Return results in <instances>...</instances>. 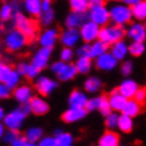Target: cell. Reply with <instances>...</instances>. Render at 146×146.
Returning a JSON list of instances; mask_svg holds the SVG:
<instances>
[{
  "instance_id": "cell-1",
  "label": "cell",
  "mask_w": 146,
  "mask_h": 146,
  "mask_svg": "<svg viewBox=\"0 0 146 146\" xmlns=\"http://www.w3.org/2000/svg\"><path fill=\"white\" fill-rule=\"evenodd\" d=\"M109 13H110V21L114 25H119V26H124L134 19L131 6L126 4H116L111 6Z\"/></svg>"
},
{
  "instance_id": "cell-2",
  "label": "cell",
  "mask_w": 146,
  "mask_h": 146,
  "mask_svg": "<svg viewBox=\"0 0 146 146\" xmlns=\"http://www.w3.org/2000/svg\"><path fill=\"white\" fill-rule=\"evenodd\" d=\"M126 36V30L124 26H119V25H105V26L100 27L99 32V40L103 42L108 43V45H113V43L120 41Z\"/></svg>"
},
{
  "instance_id": "cell-3",
  "label": "cell",
  "mask_w": 146,
  "mask_h": 146,
  "mask_svg": "<svg viewBox=\"0 0 146 146\" xmlns=\"http://www.w3.org/2000/svg\"><path fill=\"white\" fill-rule=\"evenodd\" d=\"M27 42H29V38L19 30V29L10 30L4 38L5 47L9 51H11V52H17V51L23 50L24 47L27 45Z\"/></svg>"
},
{
  "instance_id": "cell-4",
  "label": "cell",
  "mask_w": 146,
  "mask_h": 146,
  "mask_svg": "<svg viewBox=\"0 0 146 146\" xmlns=\"http://www.w3.org/2000/svg\"><path fill=\"white\" fill-rule=\"evenodd\" d=\"M14 25L16 26V29L23 32L29 40H34L37 35V26L32 20L27 19L24 14H21L20 11H16L14 15Z\"/></svg>"
},
{
  "instance_id": "cell-5",
  "label": "cell",
  "mask_w": 146,
  "mask_h": 146,
  "mask_svg": "<svg viewBox=\"0 0 146 146\" xmlns=\"http://www.w3.org/2000/svg\"><path fill=\"white\" fill-rule=\"evenodd\" d=\"M88 19L103 27L110 21V13L104 5L90 6L88 11Z\"/></svg>"
},
{
  "instance_id": "cell-6",
  "label": "cell",
  "mask_w": 146,
  "mask_h": 146,
  "mask_svg": "<svg viewBox=\"0 0 146 146\" xmlns=\"http://www.w3.org/2000/svg\"><path fill=\"white\" fill-rule=\"evenodd\" d=\"M79 32H81V37L83 41L87 43H92L99 38L100 26L89 20V21H86V23L79 27Z\"/></svg>"
},
{
  "instance_id": "cell-7",
  "label": "cell",
  "mask_w": 146,
  "mask_h": 146,
  "mask_svg": "<svg viewBox=\"0 0 146 146\" xmlns=\"http://www.w3.org/2000/svg\"><path fill=\"white\" fill-rule=\"evenodd\" d=\"M26 118V115L23 113V110L19 108V109H15V110L10 111L9 114L5 115L4 118V125L6 127L11 130H20V127L23 126L24 124V120Z\"/></svg>"
},
{
  "instance_id": "cell-8",
  "label": "cell",
  "mask_w": 146,
  "mask_h": 146,
  "mask_svg": "<svg viewBox=\"0 0 146 146\" xmlns=\"http://www.w3.org/2000/svg\"><path fill=\"white\" fill-rule=\"evenodd\" d=\"M79 40H82L81 37V32L78 29H71L67 27L66 30L60 35V41L64 47H76L78 45Z\"/></svg>"
},
{
  "instance_id": "cell-9",
  "label": "cell",
  "mask_w": 146,
  "mask_h": 146,
  "mask_svg": "<svg viewBox=\"0 0 146 146\" xmlns=\"http://www.w3.org/2000/svg\"><path fill=\"white\" fill-rule=\"evenodd\" d=\"M35 87L40 94H42V96H50L57 88V82L53 81L52 78L46 77V76H41V77L36 78Z\"/></svg>"
},
{
  "instance_id": "cell-10",
  "label": "cell",
  "mask_w": 146,
  "mask_h": 146,
  "mask_svg": "<svg viewBox=\"0 0 146 146\" xmlns=\"http://www.w3.org/2000/svg\"><path fill=\"white\" fill-rule=\"evenodd\" d=\"M51 53H52V48H50V47H41V48L38 51H36V53L34 54L31 63L36 66L40 71H42V69H45L47 66H48Z\"/></svg>"
},
{
  "instance_id": "cell-11",
  "label": "cell",
  "mask_w": 146,
  "mask_h": 146,
  "mask_svg": "<svg viewBox=\"0 0 146 146\" xmlns=\"http://www.w3.org/2000/svg\"><path fill=\"white\" fill-rule=\"evenodd\" d=\"M126 36L131 41H139V42H145L146 40V27L144 24L140 21L131 24L126 30Z\"/></svg>"
},
{
  "instance_id": "cell-12",
  "label": "cell",
  "mask_w": 146,
  "mask_h": 146,
  "mask_svg": "<svg viewBox=\"0 0 146 146\" xmlns=\"http://www.w3.org/2000/svg\"><path fill=\"white\" fill-rule=\"evenodd\" d=\"M118 60L113 56L111 52H105L96 58V66L100 71H113L118 66Z\"/></svg>"
},
{
  "instance_id": "cell-13",
  "label": "cell",
  "mask_w": 146,
  "mask_h": 146,
  "mask_svg": "<svg viewBox=\"0 0 146 146\" xmlns=\"http://www.w3.org/2000/svg\"><path fill=\"white\" fill-rule=\"evenodd\" d=\"M87 109L86 108H69L67 109L63 115H62V120L64 123H76L86 118L87 115Z\"/></svg>"
},
{
  "instance_id": "cell-14",
  "label": "cell",
  "mask_w": 146,
  "mask_h": 146,
  "mask_svg": "<svg viewBox=\"0 0 146 146\" xmlns=\"http://www.w3.org/2000/svg\"><path fill=\"white\" fill-rule=\"evenodd\" d=\"M57 38H58V31L56 29H46L38 36V42L42 47H50V48H52L57 41Z\"/></svg>"
},
{
  "instance_id": "cell-15",
  "label": "cell",
  "mask_w": 146,
  "mask_h": 146,
  "mask_svg": "<svg viewBox=\"0 0 146 146\" xmlns=\"http://www.w3.org/2000/svg\"><path fill=\"white\" fill-rule=\"evenodd\" d=\"M87 103H88V97L82 90H73L68 97L69 108H86Z\"/></svg>"
},
{
  "instance_id": "cell-16",
  "label": "cell",
  "mask_w": 146,
  "mask_h": 146,
  "mask_svg": "<svg viewBox=\"0 0 146 146\" xmlns=\"http://www.w3.org/2000/svg\"><path fill=\"white\" fill-rule=\"evenodd\" d=\"M139 88L140 87L137 86V83L135 81H133V79H125V81H123L120 83L118 90L125 98H127V99H133Z\"/></svg>"
},
{
  "instance_id": "cell-17",
  "label": "cell",
  "mask_w": 146,
  "mask_h": 146,
  "mask_svg": "<svg viewBox=\"0 0 146 146\" xmlns=\"http://www.w3.org/2000/svg\"><path fill=\"white\" fill-rule=\"evenodd\" d=\"M88 19V14L87 13H76V11H72L69 15L66 17V26L67 27H71V29H77V27H81L83 24Z\"/></svg>"
},
{
  "instance_id": "cell-18",
  "label": "cell",
  "mask_w": 146,
  "mask_h": 146,
  "mask_svg": "<svg viewBox=\"0 0 146 146\" xmlns=\"http://www.w3.org/2000/svg\"><path fill=\"white\" fill-rule=\"evenodd\" d=\"M108 99H109V103H110L113 111H121L127 102V98L124 97L118 89L113 90Z\"/></svg>"
},
{
  "instance_id": "cell-19",
  "label": "cell",
  "mask_w": 146,
  "mask_h": 146,
  "mask_svg": "<svg viewBox=\"0 0 146 146\" xmlns=\"http://www.w3.org/2000/svg\"><path fill=\"white\" fill-rule=\"evenodd\" d=\"M14 97L21 104L30 103V100L32 99V89L29 86H17L14 90Z\"/></svg>"
},
{
  "instance_id": "cell-20",
  "label": "cell",
  "mask_w": 146,
  "mask_h": 146,
  "mask_svg": "<svg viewBox=\"0 0 146 146\" xmlns=\"http://www.w3.org/2000/svg\"><path fill=\"white\" fill-rule=\"evenodd\" d=\"M110 52L118 61H123L127 56V53H129V45L124 40H120V41L111 45Z\"/></svg>"
},
{
  "instance_id": "cell-21",
  "label": "cell",
  "mask_w": 146,
  "mask_h": 146,
  "mask_svg": "<svg viewBox=\"0 0 146 146\" xmlns=\"http://www.w3.org/2000/svg\"><path fill=\"white\" fill-rule=\"evenodd\" d=\"M16 71L19 72L21 76L27 77L29 79H34V78L38 77L40 69L36 67V66L32 64V63H25V62H21V63L17 64Z\"/></svg>"
},
{
  "instance_id": "cell-22",
  "label": "cell",
  "mask_w": 146,
  "mask_h": 146,
  "mask_svg": "<svg viewBox=\"0 0 146 146\" xmlns=\"http://www.w3.org/2000/svg\"><path fill=\"white\" fill-rule=\"evenodd\" d=\"M30 107H31V111L35 115H45L50 109L48 104L38 97H32V99L30 100Z\"/></svg>"
},
{
  "instance_id": "cell-23",
  "label": "cell",
  "mask_w": 146,
  "mask_h": 146,
  "mask_svg": "<svg viewBox=\"0 0 146 146\" xmlns=\"http://www.w3.org/2000/svg\"><path fill=\"white\" fill-rule=\"evenodd\" d=\"M141 110H142V105L133 98V99H127L125 107H124L121 113L125 114V115L131 116V118H135V116H137L139 114H140Z\"/></svg>"
},
{
  "instance_id": "cell-24",
  "label": "cell",
  "mask_w": 146,
  "mask_h": 146,
  "mask_svg": "<svg viewBox=\"0 0 146 146\" xmlns=\"http://www.w3.org/2000/svg\"><path fill=\"white\" fill-rule=\"evenodd\" d=\"M119 145V135L113 130H109L100 136L98 141V146H118Z\"/></svg>"
},
{
  "instance_id": "cell-25",
  "label": "cell",
  "mask_w": 146,
  "mask_h": 146,
  "mask_svg": "<svg viewBox=\"0 0 146 146\" xmlns=\"http://www.w3.org/2000/svg\"><path fill=\"white\" fill-rule=\"evenodd\" d=\"M108 43L103 42L102 40L98 38L97 41L90 43V50H89V57L90 58H97L102 56L103 53L108 52Z\"/></svg>"
},
{
  "instance_id": "cell-26",
  "label": "cell",
  "mask_w": 146,
  "mask_h": 146,
  "mask_svg": "<svg viewBox=\"0 0 146 146\" xmlns=\"http://www.w3.org/2000/svg\"><path fill=\"white\" fill-rule=\"evenodd\" d=\"M25 10L32 16H40L42 11V0H24Z\"/></svg>"
},
{
  "instance_id": "cell-27",
  "label": "cell",
  "mask_w": 146,
  "mask_h": 146,
  "mask_svg": "<svg viewBox=\"0 0 146 146\" xmlns=\"http://www.w3.org/2000/svg\"><path fill=\"white\" fill-rule=\"evenodd\" d=\"M77 73H78V71H77V68H76V64L66 63L64 67L62 68V71L57 74V77L60 81L67 82V81H71V79L74 78Z\"/></svg>"
},
{
  "instance_id": "cell-28",
  "label": "cell",
  "mask_w": 146,
  "mask_h": 146,
  "mask_svg": "<svg viewBox=\"0 0 146 146\" xmlns=\"http://www.w3.org/2000/svg\"><path fill=\"white\" fill-rule=\"evenodd\" d=\"M133 10V16L134 19H136L137 21H145L146 20V0L137 3L131 6Z\"/></svg>"
},
{
  "instance_id": "cell-29",
  "label": "cell",
  "mask_w": 146,
  "mask_h": 146,
  "mask_svg": "<svg viewBox=\"0 0 146 146\" xmlns=\"http://www.w3.org/2000/svg\"><path fill=\"white\" fill-rule=\"evenodd\" d=\"M118 129L121 133H130L134 129V120L131 116L121 114L119 116V124H118Z\"/></svg>"
},
{
  "instance_id": "cell-30",
  "label": "cell",
  "mask_w": 146,
  "mask_h": 146,
  "mask_svg": "<svg viewBox=\"0 0 146 146\" xmlns=\"http://www.w3.org/2000/svg\"><path fill=\"white\" fill-rule=\"evenodd\" d=\"M92 58L90 57H79L77 62H76V68H77L78 73L86 74L92 69Z\"/></svg>"
},
{
  "instance_id": "cell-31",
  "label": "cell",
  "mask_w": 146,
  "mask_h": 146,
  "mask_svg": "<svg viewBox=\"0 0 146 146\" xmlns=\"http://www.w3.org/2000/svg\"><path fill=\"white\" fill-rule=\"evenodd\" d=\"M16 10L13 4H4L0 9V19L3 21H14V15Z\"/></svg>"
},
{
  "instance_id": "cell-32",
  "label": "cell",
  "mask_w": 146,
  "mask_h": 146,
  "mask_svg": "<svg viewBox=\"0 0 146 146\" xmlns=\"http://www.w3.org/2000/svg\"><path fill=\"white\" fill-rule=\"evenodd\" d=\"M84 89L88 93H97L102 89V81L98 77H89L84 82Z\"/></svg>"
},
{
  "instance_id": "cell-33",
  "label": "cell",
  "mask_w": 146,
  "mask_h": 146,
  "mask_svg": "<svg viewBox=\"0 0 146 146\" xmlns=\"http://www.w3.org/2000/svg\"><path fill=\"white\" fill-rule=\"evenodd\" d=\"M69 6L76 13H87V9L90 8L89 0H69Z\"/></svg>"
},
{
  "instance_id": "cell-34",
  "label": "cell",
  "mask_w": 146,
  "mask_h": 146,
  "mask_svg": "<svg viewBox=\"0 0 146 146\" xmlns=\"http://www.w3.org/2000/svg\"><path fill=\"white\" fill-rule=\"evenodd\" d=\"M145 50H146V47L144 42L131 41V43L129 45V53L134 57H140L141 54H144Z\"/></svg>"
},
{
  "instance_id": "cell-35",
  "label": "cell",
  "mask_w": 146,
  "mask_h": 146,
  "mask_svg": "<svg viewBox=\"0 0 146 146\" xmlns=\"http://www.w3.org/2000/svg\"><path fill=\"white\" fill-rule=\"evenodd\" d=\"M42 129L41 127H37V126H34V127H30L26 134H25V136H26L27 141L30 142H36V141H40L41 139L43 137L42 136Z\"/></svg>"
},
{
  "instance_id": "cell-36",
  "label": "cell",
  "mask_w": 146,
  "mask_h": 146,
  "mask_svg": "<svg viewBox=\"0 0 146 146\" xmlns=\"http://www.w3.org/2000/svg\"><path fill=\"white\" fill-rule=\"evenodd\" d=\"M40 23L45 26H48V25L52 23L53 19H54V13H53V9H47V10H42L41 14H40Z\"/></svg>"
},
{
  "instance_id": "cell-37",
  "label": "cell",
  "mask_w": 146,
  "mask_h": 146,
  "mask_svg": "<svg viewBox=\"0 0 146 146\" xmlns=\"http://www.w3.org/2000/svg\"><path fill=\"white\" fill-rule=\"evenodd\" d=\"M119 116L116 113L111 111L109 115L105 116V125H107V127L109 130H114L118 127V124H119Z\"/></svg>"
},
{
  "instance_id": "cell-38",
  "label": "cell",
  "mask_w": 146,
  "mask_h": 146,
  "mask_svg": "<svg viewBox=\"0 0 146 146\" xmlns=\"http://www.w3.org/2000/svg\"><path fill=\"white\" fill-rule=\"evenodd\" d=\"M20 73L17 72V71H14L10 73V76L8 78H6V81H5V84L9 87L10 89H13V88H16L17 86H19V82H20Z\"/></svg>"
},
{
  "instance_id": "cell-39",
  "label": "cell",
  "mask_w": 146,
  "mask_h": 146,
  "mask_svg": "<svg viewBox=\"0 0 146 146\" xmlns=\"http://www.w3.org/2000/svg\"><path fill=\"white\" fill-rule=\"evenodd\" d=\"M54 137H56V140H57V145H72V142H73V136L68 133L57 131Z\"/></svg>"
},
{
  "instance_id": "cell-40",
  "label": "cell",
  "mask_w": 146,
  "mask_h": 146,
  "mask_svg": "<svg viewBox=\"0 0 146 146\" xmlns=\"http://www.w3.org/2000/svg\"><path fill=\"white\" fill-rule=\"evenodd\" d=\"M14 69L11 68V66L8 64V63H3V62H0V82L5 83L6 78L10 76V73H11Z\"/></svg>"
},
{
  "instance_id": "cell-41",
  "label": "cell",
  "mask_w": 146,
  "mask_h": 146,
  "mask_svg": "<svg viewBox=\"0 0 146 146\" xmlns=\"http://www.w3.org/2000/svg\"><path fill=\"white\" fill-rule=\"evenodd\" d=\"M100 102H102V97H94L88 99V103L86 105V109L88 111H94V110H99L100 107Z\"/></svg>"
},
{
  "instance_id": "cell-42",
  "label": "cell",
  "mask_w": 146,
  "mask_h": 146,
  "mask_svg": "<svg viewBox=\"0 0 146 146\" xmlns=\"http://www.w3.org/2000/svg\"><path fill=\"white\" fill-rule=\"evenodd\" d=\"M99 111L103 114L104 116L109 115L113 111V109L110 107V103H109V99L107 97H102V102H100V107H99Z\"/></svg>"
},
{
  "instance_id": "cell-43",
  "label": "cell",
  "mask_w": 146,
  "mask_h": 146,
  "mask_svg": "<svg viewBox=\"0 0 146 146\" xmlns=\"http://www.w3.org/2000/svg\"><path fill=\"white\" fill-rule=\"evenodd\" d=\"M133 69H134V66H133V62L131 61H124V63L121 64L120 67V72L124 77H129V76L133 73Z\"/></svg>"
},
{
  "instance_id": "cell-44",
  "label": "cell",
  "mask_w": 146,
  "mask_h": 146,
  "mask_svg": "<svg viewBox=\"0 0 146 146\" xmlns=\"http://www.w3.org/2000/svg\"><path fill=\"white\" fill-rule=\"evenodd\" d=\"M60 58H61V61H63V62H69L73 58L72 48H69V47H64V48H62L61 52H60Z\"/></svg>"
},
{
  "instance_id": "cell-45",
  "label": "cell",
  "mask_w": 146,
  "mask_h": 146,
  "mask_svg": "<svg viewBox=\"0 0 146 146\" xmlns=\"http://www.w3.org/2000/svg\"><path fill=\"white\" fill-rule=\"evenodd\" d=\"M17 136H19V133H17V130H11V129H9L8 131H5L4 136H3L1 139H3V140H4L5 142H8V144H11V142L15 140Z\"/></svg>"
},
{
  "instance_id": "cell-46",
  "label": "cell",
  "mask_w": 146,
  "mask_h": 146,
  "mask_svg": "<svg viewBox=\"0 0 146 146\" xmlns=\"http://www.w3.org/2000/svg\"><path fill=\"white\" fill-rule=\"evenodd\" d=\"M134 99L136 102H139L141 105L144 103H146V87H140V88L137 89V92H136V94H135Z\"/></svg>"
},
{
  "instance_id": "cell-47",
  "label": "cell",
  "mask_w": 146,
  "mask_h": 146,
  "mask_svg": "<svg viewBox=\"0 0 146 146\" xmlns=\"http://www.w3.org/2000/svg\"><path fill=\"white\" fill-rule=\"evenodd\" d=\"M37 146H57V140L54 136H46L38 141Z\"/></svg>"
},
{
  "instance_id": "cell-48",
  "label": "cell",
  "mask_w": 146,
  "mask_h": 146,
  "mask_svg": "<svg viewBox=\"0 0 146 146\" xmlns=\"http://www.w3.org/2000/svg\"><path fill=\"white\" fill-rule=\"evenodd\" d=\"M89 50H90V43H84L79 48H77L78 57H89Z\"/></svg>"
},
{
  "instance_id": "cell-49",
  "label": "cell",
  "mask_w": 146,
  "mask_h": 146,
  "mask_svg": "<svg viewBox=\"0 0 146 146\" xmlns=\"http://www.w3.org/2000/svg\"><path fill=\"white\" fill-rule=\"evenodd\" d=\"M66 63H68V62H63V61H56V62H53L52 64H51V71H52L54 74H58V73H60L61 71H62V68L64 67V64Z\"/></svg>"
},
{
  "instance_id": "cell-50",
  "label": "cell",
  "mask_w": 146,
  "mask_h": 146,
  "mask_svg": "<svg viewBox=\"0 0 146 146\" xmlns=\"http://www.w3.org/2000/svg\"><path fill=\"white\" fill-rule=\"evenodd\" d=\"M10 93H11V89H10L5 83L0 82V99H5V98H8L10 96Z\"/></svg>"
},
{
  "instance_id": "cell-51",
  "label": "cell",
  "mask_w": 146,
  "mask_h": 146,
  "mask_svg": "<svg viewBox=\"0 0 146 146\" xmlns=\"http://www.w3.org/2000/svg\"><path fill=\"white\" fill-rule=\"evenodd\" d=\"M27 142L29 141H27L26 136H20L19 135V136L11 142V146H26Z\"/></svg>"
},
{
  "instance_id": "cell-52",
  "label": "cell",
  "mask_w": 146,
  "mask_h": 146,
  "mask_svg": "<svg viewBox=\"0 0 146 146\" xmlns=\"http://www.w3.org/2000/svg\"><path fill=\"white\" fill-rule=\"evenodd\" d=\"M21 110H23V113L25 115H29L30 113H32L31 111V107H30V103H26V104H23V107L20 108Z\"/></svg>"
},
{
  "instance_id": "cell-53",
  "label": "cell",
  "mask_w": 146,
  "mask_h": 146,
  "mask_svg": "<svg viewBox=\"0 0 146 146\" xmlns=\"http://www.w3.org/2000/svg\"><path fill=\"white\" fill-rule=\"evenodd\" d=\"M90 6H97V5H104V0H89Z\"/></svg>"
},
{
  "instance_id": "cell-54",
  "label": "cell",
  "mask_w": 146,
  "mask_h": 146,
  "mask_svg": "<svg viewBox=\"0 0 146 146\" xmlns=\"http://www.w3.org/2000/svg\"><path fill=\"white\" fill-rule=\"evenodd\" d=\"M123 1H124V4H126V5H129V6H133L135 4H137V3L142 1V0H123Z\"/></svg>"
},
{
  "instance_id": "cell-55",
  "label": "cell",
  "mask_w": 146,
  "mask_h": 146,
  "mask_svg": "<svg viewBox=\"0 0 146 146\" xmlns=\"http://www.w3.org/2000/svg\"><path fill=\"white\" fill-rule=\"evenodd\" d=\"M4 134H5V125L1 124V121H0V139L4 136Z\"/></svg>"
},
{
  "instance_id": "cell-56",
  "label": "cell",
  "mask_w": 146,
  "mask_h": 146,
  "mask_svg": "<svg viewBox=\"0 0 146 146\" xmlns=\"http://www.w3.org/2000/svg\"><path fill=\"white\" fill-rule=\"evenodd\" d=\"M4 118H5V111H4V108L0 105V121L1 120H4Z\"/></svg>"
},
{
  "instance_id": "cell-57",
  "label": "cell",
  "mask_w": 146,
  "mask_h": 146,
  "mask_svg": "<svg viewBox=\"0 0 146 146\" xmlns=\"http://www.w3.org/2000/svg\"><path fill=\"white\" fill-rule=\"evenodd\" d=\"M26 146H37V145H36L35 142H30V141H29L27 144H26Z\"/></svg>"
},
{
  "instance_id": "cell-58",
  "label": "cell",
  "mask_w": 146,
  "mask_h": 146,
  "mask_svg": "<svg viewBox=\"0 0 146 146\" xmlns=\"http://www.w3.org/2000/svg\"><path fill=\"white\" fill-rule=\"evenodd\" d=\"M57 146H72V145H57Z\"/></svg>"
},
{
  "instance_id": "cell-59",
  "label": "cell",
  "mask_w": 146,
  "mask_h": 146,
  "mask_svg": "<svg viewBox=\"0 0 146 146\" xmlns=\"http://www.w3.org/2000/svg\"><path fill=\"white\" fill-rule=\"evenodd\" d=\"M114 1H123V0H114Z\"/></svg>"
},
{
  "instance_id": "cell-60",
  "label": "cell",
  "mask_w": 146,
  "mask_h": 146,
  "mask_svg": "<svg viewBox=\"0 0 146 146\" xmlns=\"http://www.w3.org/2000/svg\"><path fill=\"white\" fill-rule=\"evenodd\" d=\"M0 50H1V41H0Z\"/></svg>"
},
{
  "instance_id": "cell-61",
  "label": "cell",
  "mask_w": 146,
  "mask_h": 146,
  "mask_svg": "<svg viewBox=\"0 0 146 146\" xmlns=\"http://www.w3.org/2000/svg\"><path fill=\"white\" fill-rule=\"evenodd\" d=\"M144 25H145V27H146V20H145V24Z\"/></svg>"
},
{
  "instance_id": "cell-62",
  "label": "cell",
  "mask_w": 146,
  "mask_h": 146,
  "mask_svg": "<svg viewBox=\"0 0 146 146\" xmlns=\"http://www.w3.org/2000/svg\"><path fill=\"white\" fill-rule=\"evenodd\" d=\"M118 146H121V145H118Z\"/></svg>"
}]
</instances>
